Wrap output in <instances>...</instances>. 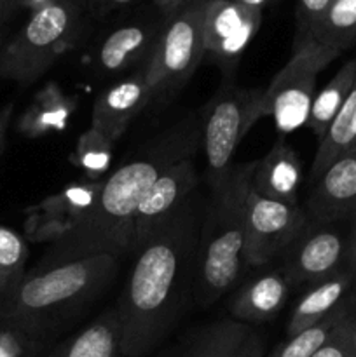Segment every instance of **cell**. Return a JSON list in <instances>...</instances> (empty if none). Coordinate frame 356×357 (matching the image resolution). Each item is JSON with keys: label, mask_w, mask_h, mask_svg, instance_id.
<instances>
[{"label": "cell", "mask_w": 356, "mask_h": 357, "mask_svg": "<svg viewBox=\"0 0 356 357\" xmlns=\"http://www.w3.org/2000/svg\"><path fill=\"white\" fill-rule=\"evenodd\" d=\"M201 223L194 194L136 250L135 265L115 305L124 357H145L173 326L195 278Z\"/></svg>", "instance_id": "6da1fadb"}, {"label": "cell", "mask_w": 356, "mask_h": 357, "mask_svg": "<svg viewBox=\"0 0 356 357\" xmlns=\"http://www.w3.org/2000/svg\"><path fill=\"white\" fill-rule=\"evenodd\" d=\"M201 149V117L185 115L145 143L124 166L105 178L103 188L91 211L51 251L40 265L65 264L79 258L129 251L131 220L136 208L157 178L171 166Z\"/></svg>", "instance_id": "7a4b0ae2"}, {"label": "cell", "mask_w": 356, "mask_h": 357, "mask_svg": "<svg viewBox=\"0 0 356 357\" xmlns=\"http://www.w3.org/2000/svg\"><path fill=\"white\" fill-rule=\"evenodd\" d=\"M117 261L110 255H96L37 265L0 300V321L20 324L52 340L114 281Z\"/></svg>", "instance_id": "3957f363"}, {"label": "cell", "mask_w": 356, "mask_h": 357, "mask_svg": "<svg viewBox=\"0 0 356 357\" xmlns=\"http://www.w3.org/2000/svg\"><path fill=\"white\" fill-rule=\"evenodd\" d=\"M253 164L234 166L223 185L212 190L195 261V295L209 305L237 282L244 267V215Z\"/></svg>", "instance_id": "277c9868"}, {"label": "cell", "mask_w": 356, "mask_h": 357, "mask_svg": "<svg viewBox=\"0 0 356 357\" xmlns=\"http://www.w3.org/2000/svg\"><path fill=\"white\" fill-rule=\"evenodd\" d=\"M86 9L80 0H54L30 13L0 49V80L21 86L40 79L82 37Z\"/></svg>", "instance_id": "5b68a950"}, {"label": "cell", "mask_w": 356, "mask_h": 357, "mask_svg": "<svg viewBox=\"0 0 356 357\" xmlns=\"http://www.w3.org/2000/svg\"><path fill=\"white\" fill-rule=\"evenodd\" d=\"M262 87L223 86L201 114V146L206 157V180L212 190L227 181L241 139L260 121Z\"/></svg>", "instance_id": "8992f818"}, {"label": "cell", "mask_w": 356, "mask_h": 357, "mask_svg": "<svg viewBox=\"0 0 356 357\" xmlns=\"http://www.w3.org/2000/svg\"><path fill=\"white\" fill-rule=\"evenodd\" d=\"M206 0H192L181 9L164 16L163 28L152 56L145 65L152 101L164 105L194 75L205 58L202 13Z\"/></svg>", "instance_id": "52a82bcc"}, {"label": "cell", "mask_w": 356, "mask_h": 357, "mask_svg": "<svg viewBox=\"0 0 356 357\" xmlns=\"http://www.w3.org/2000/svg\"><path fill=\"white\" fill-rule=\"evenodd\" d=\"M341 52L316 40H293L292 56L264 87L262 115L271 117L281 135L306 126L316 94L318 75Z\"/></svg>", "instance_id": "ba28073f"}, {"label": "cell", "mask_w": 356, "mask_h": 357, "mask_svg": "<svg viewBox=\"0 0 356 357\" xmlns=\"http://www.w3.org/2000/svg\"><path fill=\"white\" fill-rule=\"evenodd\" d=\"M309 223L299 204L271 201L248 188L244 215V265L264 267L286 250Z\"/></svg>", "instance_id": "9c48e42d"}, {"label": "cell", "mask_w": 356, "mask_h": 357, "mask_svg": "<svg viewBox=\"0 0 356 357\" xmlns=\"http://www.w3.org/2000/svg\"><path fill=\"white\" fill-rule=\"evenodd\" d=\"M288 284H314L346 268V236L335 225L309 222L279 255Z\"/></svg>", "instance_id": "30bf717a"}, {"label": "cell", "mask_w": 356, "mask_h": 357, "mask_svg": "<svg viewBox=\"0 0 356 357\" xmlns=\"http://www.w3.org/2000/svg\"><path fill=\"white\" fill-rule=\"evenodd\" d=\"M262 16L264 13L246 9L234 0H206L202 13L205 56L223 70L236 68L262 26Z\"/></svg>", "instance_id": "8fae6325"}, {"label": "cell", "mask_w": 356, "mask_h": 357, "mask_svg": "<svg viewBox=\"0 0 356 357\" xmlns=\"http://www.w3.org/2000/svg\"><path fill=\"white\" fill-rule=\"evenodd\" d=\"M103 181H77L27 209L24 234L31 243H59L96 202Z\"/></svg>", "instance_id": "7c38bea8"}, {"label": "cell", "mask_w": 356, "mask_h": 357, "mask_svg": "<svg viewBox=\"0 0 356 357\" xmlns=\"http://www.w3.org/2000/svg\"><path fill=\"white\" fill-rule=\"evenodd\" d=\"M198 185L199 173L194 157L180 160L161 174L133 215L128 253H136L147 237L195 194Z\"/></svg>", "instance_id": "4fadbf2b"}, {"label": "cell", "mask_w": 356, "mask_h": 357, "mask_svg": "<svg viewBox=\"0 0 356 357\" xmlns=\"http://www.w3.org/2000/svg\"><path fill=\"white\" fill-rule=\"evenodd\" d=\"M164 16L135 17L119 23L100 37L91 51V66L100 75H119L149 63L163 28Z\"/></svg>", "instance_id": "5bb4252c"}, {"label": "cell", "mask_w": 356, "mask_h": 357, "mask_svg": "<svg viewBox=\"0 0 356 357\" xmlns=\"http://www.w3.org/2000/svg\"><path fill=\"white\" fill-rule=\"evenodd\" d=\"M304 209L313 223L349 222L356 213V146L339 155L311 183Z\"/></svg>", "instance_id": "9a60e30c"}, {"label": "cell", "mask_w": 356, "mask_h": 357, "mask_svg": "<svg viewBox=\"0 0 356 357\" xmlns=\"http://www.w3.org/2000/svg\"><path fill=\"white\" fill-rule=\"evenodd\" d=\"M149 103H152V91L145 66H140L98 94L91 112V128L115 143Z\"/></svg>", "instance_id": "2e32d148"}, {"label": "cell", "mask_w": 356, "mask_h": 357, "mask_svg": "<svg viewBox=\"0 0 356 357\" xmlns=\"http://www.w3.org/2000/svg\"><path fill=\"white\" fill-rule=\"evenodd\" d=\"M302 180L300 157L285 138H279L260 160H255L250 185L251 190L262 197L285 204H299Z\"/></svg>", "instance_id": "e0dca14e"}, {"label": "cell", "mask_w": 356, "mask_h": 357, "mask_svg": "<svg viewBox=\"0 0 356 357\" xmlns=\"http://www.w3.org/2000/svg\"><path fill=\"white\" fill-rule=\"evenodd\" d=\"M292 286L283 275L281 268L258 274L239 288L230 303V316L239 323L262 324L274 319L290 296Z\"/></svg>", "instance_id": "ac0fdd59"}, {"label": "cell", "mask_w": 356, "mask_h": 357, "mask_svg": "<svg viewBox=\"0 0 356 357\" xmlns=\"http://www.w3.org/2000/svg\"><path fill=\"white\" fill-rule=\"evenodd\" d=\"M356 278L346 267L332 278L311 284L293 307L286 324V337H293L327 319L342 303L351 298Z\"/></svg>", "instance_id": "d6986e66"}, {"label": "cell", "mask_w": 356, "mask_h": 357, "mask_svg": "<svg viewBox=\"0 0 356 357\" xmlns=\"http://www.w3.org/2000/svg\"><path fill=\"white\" fill-rule=\"evenodd\" d=\"M77 110V98L66 94L59 84L47 82L35 93L21 117L17 119V131L27 138H44L51 132L63 131Z\"/></svg>", "instance_id": "ffe728a7"}, {"label": "cell", "mask_w": 356, "mask_h": 357, "mask_svg": "<svg viewBox=\"0 0 356 357\" xmlns=\"http://www.w3.org/2000/svg\"><path fill=\"white\" fill-rule=\"evenodd\" d=\"M44 357H124L117 307L105 310L79 333L56 345Z\"/></svg>", "instance_id": "44dd1931"}, {"label": "cell", "mask_w": 356, "mask_h": 357, "mask_svg": "<svg viewBox=\"0 0 356 357\" xmlns=\"http://www.w3.org/2000/svg\"><path fill=\"white\" fill-rule=\"evenodd\" d=\"M356 80V56L348 59L334 77L328 80L327 86L314 94L313 105H311L309 117H307L306 128L316 136L318 143L325 138L330 129L332 122L335 121L341 112L349 91Z\"/></svg>", "instance_id": "7402d4cb"}, {"label": "cell", "mask_w": 356, "mask_h": 357, "mask_svg": "<svg viewBox=\"0 0 356 357\" xmlns=\"http://www.w3.org/2000/svg\"><path fill=\"white\" fill-rule=\"evenodd\" d=\"M355 298L351 295V298L342 303L327 319L307 328V330L300 331V333L293 335V337H286L269 354H265V357H313L314 352L320 351L327 344L328 338L337 331V328L355 310Z\"/></svg>", "instance_id": "603a6c76"}, {"label": "cell", "mask_w": 356, "mask_h": 357, "mask_svg": "<svg viewBox=\"0 0 356 357\" xmlns=\"http://www.w3.org/2000/svg\"><path fill=\"white\" fill-rule=\"evenodd\" d=\"M253 328L227 317L206 326L184 357H234Z\"/></svg>", "instance_id": "cb8c5ba5"}, {"label": "cell", "mask_w": 356, "mask_h": 357, "mask_svg": "<svg viewBox=\"0 0 356 357\" xmlns=\"http://www.w3.org/2000/svg\"><path fill=\"white\" fill-rule=\"evenodd\" d=\"M311 40L341 54L356 47V0H334Z\"/></svg>", "instance_id": "d4e9b609"}, {"label": "cell", "mask_w": 356, "mask_h": 357, "mask_svg": "<svg viewBox=\"0 0 356 357\" xmlns=\"http://www.w3.org/2000/svg\"><path fill=\"white\" fill-rule=\"evenodd\" d=\"M114 157V142L101 135L96 129L89 128L77 138L73 152L68 160L84 173L86 180H105Z\"/></svg>", "instance_id": "484cf974"}, {"label": "cell", "mask_w": 356, "mask_h": 357, "mask_svg": "<svg viewBox=\"0 0 356 357\" xmlns=\"http://www.w3.org/2000/svg\"><path fill=\"white\" fill-rule=\"evenodd\" d=\"M49 344L51 340L28 328L0 321V357H44Z\"/></svg>", "instance_id": "4316f807"}, {"label": "cell", "mask_w": 356, "mask_h": 357, "mask_svg": "<svg viewBox=\"0 0 356 357\" xmlns=\"http://www.w3.org/2000/svg\"><path fill=\"white\" fill-rule=\"evenodd\" d=\"M28 260V244L23 236L0 225V271L13 278L24 275V265Z\"/></svg>", "instance_id": "83f0119b"}, {"label": "cell", "mask_w": 356, "mask_h": 357, "mask_svg": "<svg viewBox=\"0 0 356 357\" xmlns=\"http://www.w3.org/2000/svg\"><path fill=\"white\" fill-rule=\"evenodd\" d=\"M313 357H356V312L353 310Z\"/></svg>", "instance_id": "f1b7e54d"}, {"label": "cell", "mask_w": 356, "mask_h": 357, "mask_svg": "<svg viewBox=\"0 0 356 357\" xmlns=\"http://www.w3.org/2000/svg\"><path fill=\"white\" fill-rule=\"evenodd\" d=\"M334 0H297L295 40H311Z\"/></svg>", "instance_id": "f546056e"}, {"label": "cell", "mask_w": 356, "mask_h": 357, "mask_svg": "<svg viewBox=\"0 0 356 357\" xmlns=\"http://www.w3.org/2000/svg\"><path fill=\"white\" fill-rule=\"evenodd\" d=\"M136 0H84V9L89 10L91 14L96 16H107V14L114 13V10L124 9V7L131 6Z\"/></svg>", "instance_id": "4dcf8cb0"}, {"label": "cell", "mask_w": 356, "mask_h": 357, "mask_svg": "<svg viewBox=\"0 0 356 357\" xmlns=\"http://www.w3.org/2000/svg\"><path fill=\"white\" fill-rule=\"evenodd\" d=\"M234 357H265V342L258 331H251Z\"/></svg>", "instance_id": "1f68e13d"}, {"label": "cell", "mask_w": 356, "mask_h": 357, "mask_svg": "<svg viewBox=\"0 0 356 357\" xmlns=\"http://www.w3.org/2000/svg\"><path fill=\"white\" fill-rule=\"evenodd\" d=\"M346 267L356 278V213L349 218V232L346 234Z\"/></svg>", "instance_id": "d6a6232c"}, {"label": "cell", "mask_w": 356, "mask_h": 357, "mask_svg": "<svg viewBox=\"0 0 356 357\" xmlns=\"http://www.w3.org/2000/svg\"><path fill=\"white\" fill-rule=\"evenodd\" d=\"M13 115H14V103L3 105L0 108V157L3 155L6 152V146H7V131L10 128V121H13Z\"/></svg>", "instance_id": "836d02e7"}, {"label": "cell", "mask_w": 356, "mask_h": 357, "mask_svg": "<svg viewBox=\"0 0 356 357\" xmlns=\"http://www.w3.org/2000/svg\"><path fill=\"white\" fill-rule=\"evenodd\" d=\"M188 2H192V0H154V3H156L157 9L161 10L163 16H170V14H173L175 10L187 6Z\"/></svg>", "instance_id": "e575fe53"}, {"label": "cell", "mask_w": 356, "mask_h": 357, "mask_svg": "<svg viewBox=\"0 0 356 357\" xmlns=\"http://www.w3.org/2000/svg\"><path fill=\"white\" fill-rule=\"evenodd\" d=\"M234 2L239 3V6H243V7H246V9L264 13L265 7L272 6V3L279 2V0H234Z\"/></svg>", "instance_id": "d590c367"}, {"label": "cell", "mask_w": 356, "mask_h": 357, "mask_svg": "<svg viewBox=\"0 0 356 357\" xmlns=\"http://www.w3.org/2000/svg\"><path fill=\"white\" fill-rule=\"evenodd\" d=\"M17 281H20V279L13 278V275H9V274H6V272L0 271V300H2L3 296L10 291V288H13Z\"/></svg>", "instance_id": "8d00e7d4"}, {"label": "cell", "mask_w": 356, "mask_h": 357, "mask_svg": "<svg viewBox=\"0 0 356 357\" xmlns=\"http://www.w3.org/2000/svg\"><path fill=\"white\" fill-rule=\"evenodd\" d=\"M9 9H7V0H0V28H2L3 21L9 17Z\"/></svg>", "instance_id": "74e56055"}, {"label": "cell", "mask_w": 356, "mask_h": 357, "mask_svg": "<svg viewBox=\"0 0 356 357\" xmlns=\"http://www.w3.org/2000/svg\"><path fill=\"white\" fill-rule=\"evenodd\" d=\"M21 3H23V0H7V9H9V14L16 13L17 9H21Z\"/></svg>", "instance_id": "f35d334b"}, {"label": "cell", "mask_w": 356, "mask_h": 357, "mask_svg": "<svg viewBox=\"0 0 356 357\" xmlns=\"http://www.w3.org/2000/svg\"><path fill=\"white\" fill-rule=\"evenodd\" d=\"M353 298H355V303H356V282H355V288H353Z\"/></svg>", "instance_id": "ab89813d"}]
</instances>
